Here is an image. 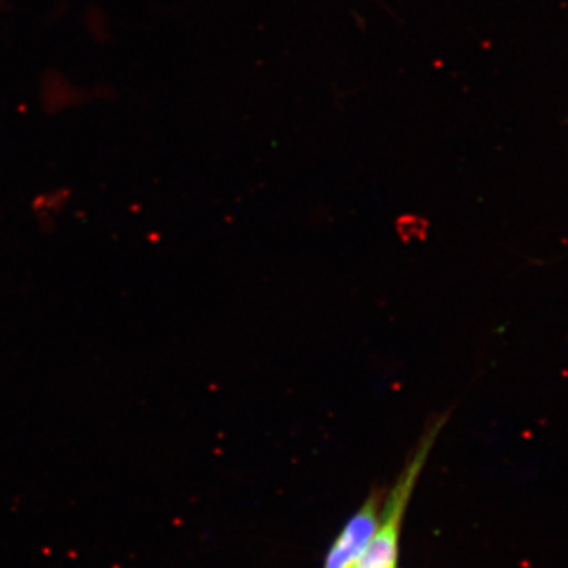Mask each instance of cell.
<instances>
[{
	"mask_svg": "<svg viewBox=\"0 0 568 568\" xmlns=\"http://www.w3.org/2000/svg\"><path fill=\"white\" fill-rule=\"evenodd\" d=\"M384 491H373L361 508L347 519L328 548L323 568H353L375 537L383 515Z\"/></svg>",
	"mask_w": 568,
	"mask_h": 568,
	"instance_id": "cell-2",
	"label": "cell"
},
{
	"mask_svg": "<svg viewBox=\"0 0 568 568\" xmlns=\"http://www.w3.org/2000/svg\"><path fill=\"white\" fill-rule=\"evenodd\" d=\"M446 422L447 414H444V416L436 417L426 428L413 457L396 478L394 487L384 496L383 515H381L375 537L372 538L364 555L353 568H398L399 540H402L407 506H409L418 477L424 470L426 459L432 454V448Z\"/></svg>",
	"mask_w": 568,
	"mask_h": 568,
	"instance_id": "cell-1",
	"label": "cell"
}]
</instances>
